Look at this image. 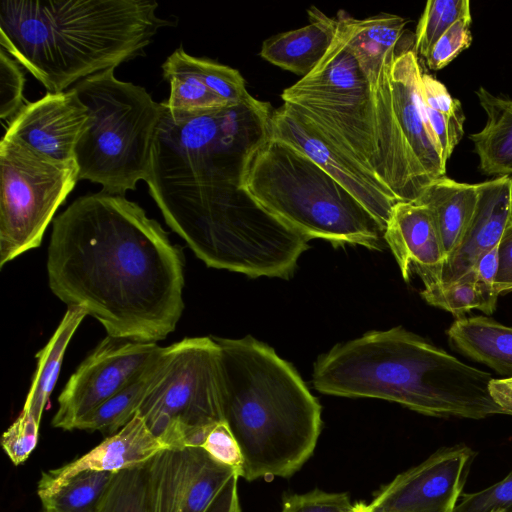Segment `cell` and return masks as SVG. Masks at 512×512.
<instances>
[{
  "label": "cell",
  "instance_id": "6da1fadb",
  "mask_svg": "<svg viewBox=\"0 0 512 512\" xmlns=\"http://www.w3.org/2000/svg\"><path fill=\"white\" fill-rule=\"evenodd\" d=\"M47 274L56 297L114 338L156 343L184 309L180 248L123 195L81 196L54 219Z\"/></svg>",
  "mask_w": 512,
  "mask_h": 512
},
{
  "label": "cell",
  "instance_id": "7a4b0ae2",
  "mask_svg": "<svg viewBox=\"0 0 512 512\" xmlns=\"http://www.w3.org/2000/svg\"><path fill=\"white\" fill-rule=\"evenodd\" d=\"M157 8L146 0L2 1L0 44L48 92H62L143 55L170 25Z\"/></svg>",
  "mask_w": 512,
  "mask_h": 512
},
{
  "label": "cell",
  "instance_id": "3957f363",
  "mask_svg": "<svg viewBox=\"0 0 512 512\" xmlns=\"http://www.w3.org/2000/svg\"><path fill=\"white\" fill-rule=\"evenodd\" d=\"M492 376L424 338L394 327L337 344L314 365L321 393L396 402L439 418L502 414L488 385Z\"/></svg>",
  "mask_w": 512,
  "mask_h": 512
},
{
  "label": "cell",
  "instance_id": "277c9868",
  "mask_svg": "<svg viewBox=\"0 0 512 512\" xmlns=\"http://www.w3.org/2000/svg\"><path fill=\"white\" fill-rule=\"evenodd\" d=\"M223 422L239 444L240 477H289L310 458L321 406L294 367L252 336L216 338Z\"/></svg>",
  "mask_w": 512,
  "mask_h": 512
},
{
  "label": "cell",
  "instance_id": "5b68a950",
  "mask_svg": "<svg viewBox=\"0 0 512 512\" xmlns=\"http://www.w3.org/2000/svg\"><path fill=\"white\" fill-rule=\"evenodd\" d=\"M167 225L207 266L249 277L288 278L309 239L256 203L240 185L155 188Z\"/></svg>",
  "mask_w": 512,
  "mask_h": 512
},
{
  "label": "cell",
  "instance_id": "8992f818",
  "mask_svg": "<svg viewBox=\"0 0 512 512\" xmlns=\"http://www.w3.org/2000/svg\"><path fill=\"white\" fill-rule=\"evenodd\" d=\"M240 188L309 240L383 248L379 221L309 157L270 135L250 156Z\"/></svg>",
  "mask_w": 512,
  "mask_h": 512
},
{
  "label": "cell",
  "instance_id": "52a82bcc",
  "mask_svg": "<svg viewBox=\"0 0 512 512\" xmlns=\"http://www.w3.org/2000/svg\"><path fill=\"white\" fill-rule=\"evenodd\" d=\"M272 112L254 97L184 118H172L163 107L145 182L159 188L240 185L250 156L269 135Z\"/></svg>",
  "mask_w": 512,
  "mask_h": 512
},
{
  "label": "cell",
  "instance_id": "ba28073f",
  "mask_svg": "<svg viewBox=\"0 0 512 512\" xmlns=\"http://www.w3.org/2000/svg\"><path fill=\"white\" fill-rule=\"evenodd\" d=\"M73 88L90 114L75 150L79 180L125 196L148 177L163 105L145 88L117 79L114 69L88 76Z\"/></svg>",
  "mask_w": 512,
  "mask_h": 512
},
{
  "label": "cell",
  "instance_id": "9c48e42d",
  "mask_svg": "<svg viewBox=\"0 0 512 512\" xmlns=\"http://www.w3.org/2000/svg\"><path fill=\"white\" fill-rule=\"evenodd\" d=\"M422 73L413 48L396 50L375 91L381 179L399 202L415 201L446 173L424 112Z\"/></svg>",
  "mask_w": 512,
  "mask_h": 512
},
{
  "label": "cell",
  "instance_id": "30bf717a",
  "mask_svg": "<svg viewBox=\"0 0 512 512\" xmlns=\"http://www.w3.org/2000/svg\"><path fill=\"white\" fill-rule=\"evenodd\" d=\"M281 98L330 143L383 183L375 91L338 24L333 43L317 67L286 88Z\"/></svg>",
  "mask_w": 512,
  "mask_h": 512
},
{
  "label": "cell",
  "instance_id": "8fae6325",
  "mask_svg": "<svg viewBox=\"0 0 512 512\" xmlns=\"http://www.w3.org/2000/svg\"><path fill=\"white\" fill-rule=\"evenodd\" d=\"M137 412L167 448L200 447L223 421L214 337L184 338L164 347L157 376Z\"/></svg>",
  "mask_w": 512,
  "mask_h": 512
},
{
  "label": "cell",
  "instance_id": "7c38bea8",
  "mask_svg": "<svg viewBox=\"0 0 512 512\" xmlns=\"http://www.w3.org/2000/svg\"><path fill=\"white\" fill-rule=\"evenodd\" d=\"M0 267L41 245L57 209L79 180L75 162L53 159L25 142L0 143Z\"/></svg>",
  "mask_w": 512,
  "mask_h": 512
},
{
  "label": "cell",
  "instance_id": "4fadbf2b",
  "mask_svg": "<svg viewBox=\"0 0 512 512\" xmlns=\"http://www.w3.org/2000/svg\"><path fill=\"white\" fill-rule=\"evenodd\" d=\"M163 349L155 342L107 335L70 376L58 397L52 425L74 430L80 419L140 376Z\"/></svg>",
  "mask_w": 512,
  "mask_h": 512
},
{
  "label": "cell",
  "instance_id": "5bb4252c",
  "mask_svg": "<svg viewBox=\"0 0 512 512\" xmlns=\"http://www.w3.org/2000/svg\"><path fill=\"white\" fill-rule=\"evenodd\" d=\"M146 467L152 512H206L237 474L200 447L164 449Z\"/></svg>",
  "mask_w": 512,
  "mask_h": 512
},
{
  "label": "cell",
  "instance_id": "9a60e30c",
  "mask_svg": "<svg viewBox=\"0 0 512 512\" xmlns=\"http://www.w3.org/2000/svg\"><path fill=\"white\" fill-rule=\"evenodd\" d=\"M474 451L464 445L439 449L397 475L369 503L374 512H453L459 502Z\"/></svg>",
  "mask_w": 512,
  "mask_h": 512
},
{
  "label": "cell",
  "instance_id": "2e32d148",
  "mask_svg": "<svg viewBox=\"0 0 512 512\" xmlns=\"http://www.w3.org/2000/svg\"><path fill=\"white\" fill-rule=\"evenodd\" d=\"M269 135L299 150L345 187L385 228L399 202L379 179L330 143L298 113L283 104L273 110Z\"/></svg>",
  "mask_w": 512,
  "mask_h": 512
},
{
  "label": "cell",
  "instance_id": "e0dca14e",
  "mask_svg": "<svg viewBox=\"0 0 512 512\" xmlns=\"http://www.w3.org/2000/svg\"><path fill=\"white\" fill-rule=\"evenodd\" d=\"M170 84V96L162 102L172 118L203 114L236 105L251 96L238 70L176 49L161 66Z\"/></svg>",
  "mask_w": 512,
  "mask_h": 512
},
{
  "label": "cell",
  "instance_id": "ac0fdd59",
  "mask_svg": "<svg viewBox=\"0 0 512 512\" xmlns=\"http://www.w3.org/2000/svg\"><path fill=\"white\" fill-rule=\"evenodd\" d=\"M89 124V111L72 87L47 92L24 105L10 121L5 136L17 138L53 159L75 162L77 144Z\"/></svg>",
  "mask_w": 512,
  "mask_h": 512
},
{
  "label": "cell",
  "instance_id": "d6986e66",
  "mask_svg": "<svg viewBox=\"0 0 512 512\" xmlns=\"http://www.w3.org/2000/svg\"><path fill=\"white\" fill-rule=\"evenodd\" d=\"M168 449L150 431L137 412L118 432L81 457L47 472L37 485L41 502L56 494L74 476L84 471L118 472L146 464L160 451Z\"/></svg>",
  "mask_w": 512,
  "mask_h": 512
},
{
  "label": "cell",
  "instance_id": "ffe728a7",
  "mask_svg": "<svg viewBox=\"0 0 512 512\" xmlns=\"http://www.w3.org/2000/svg\"><path fill=\"white\" fill-rule=\"evenodd\" d=\"M384 240L404 280L416 273L424 287L439 283L446 254L434 217L426 206L397 202L386 224Z\"/></svg>",
  "mask_w": 512,
  "mask_h": 512
},
{
  "label": "cell",
  "instance_id": "44dd1931",
  "mask_svg": "<svg viewBox=\"0 0 512 512\" xmlns=\"http://www.w3.org/2000/svg\"><path fill=\"white\" fill-rule=\"evenodd\" d=\"M478 185L475 212L460 243L443 264L441 284L454 282L469 272L483 253L499 244L512 221V178L496 177Z\"/></svg>",
  "mask_w": 512,
  "mask_h": 512
},
{
  "label": "cell",
  "instance_id": "7402d4cb",
  "mask_svg": "<svg viewBox=\"0 0 512 512\" xmlns=\"http://www.w3.org/2000/svg\"><path fill=\"white\" fill-rule=\"evenodd\" d=\"M336 21L361 71L376 91L387 60L397 50L406 20L384 13L360 20L341 10Z\"/></svg>",
  "mask_w": 512,
  "mask_h": 512
},
{
  "label": "cell",
  "instance_id": "603a6c76",
  "mask_svg": "<svg viewBox=\"0 0 512 512\" xmlns=\"http://www.w3.org/2000/svg\"><path fill=\"white\" fill-rule=\"evenodd\" d=\"M307 12L308 25L266 39L260 51L266 61L301 78L310 74L326 55L337 27L336 19L318 8L311 7Z\"/></svg>",
  "mask_w": 512,
  "mask_h": 512
},
{
  "label": "cell",
  "instance_id": "cb8c5ba5",
  "mask_svg": "<svg viewBox=\"0 0 512 512\" xmlns=\"http://www.w3.org/2000/svg\"><path fill=\"white\" fill-rule=\"evenodd\" d=\"M450 346L498 374L512 377V328L486 316L459 317L447 330Z\"/></svg>",
  "mask_w": 512,
  "mask_h": 512
},
{
  "label": "cell",
  "instance_id": "d4e9b609",
  "mask_svg": "<svg viewBox=\"0 0 512 512\" xmlns=\"http://www.w3.org/2000/svg\"><path fill=\"white\" fill-rule=\"evenodd\" d=\"M478 198V184L457 182L444 176L430 183L413 201L431 211L446 258L460 243L473 217Z\"/></svg>",
  "mask_w": 512,
  "mask_h": 512
},
{
  "label": "cell",
  "instance_id": "484cf974",
  "mask_svg": "<svg viewBox=\"0 0 512 512\" xmlns=\"http://www.w3.org/2000/svg\"><path fill=\"white\" fill-rule=\"evenodd\" d=\"M486 113L483 129L471 134L479 168L486 175H512V99L495 96L484 87L476 91Z\"/></svg>",
  "mask_w": 512,
  "mask_h": 512
},
{
  "label": "cell",
  "instance_id": "4316f807",
  "mask_svg": "<svg viewBox=\"0 0 512 512\" xmlns=\"http://www.w3.org/2000/svg\"><path fill=\"white\" fill-rule=\"evenodd\" d=\"M87 313L68 307L48 343L36 354L37 367L24 402L23 410L38 422L55 386L67 346Z\"/></svg>",
  "mask_w": 512,
  "mask_h": 512
},
{
  "label": "cell",
  "instance_id": "83f0119b",
  "mask_svg": "<svg viewBox=\"0 0 512 512\" xmlns=\"http://www.w3.org/2000/svg\"><path fill=\"white\" fill-rule=\"evenodd\" d=\"M421 95L425 116L447 164L454 148L464 135L465 115L458 99L432 75L422 73Z\"/></svg>",
  "mask_w": 512,
  "mask_h": 512
},
{
  "label": "cell",
  "instance_id": "f1b7e54d",
  "mask_svg": "<svg viewBox=\"0 0 512 512\" xmlns=\"http://www.w3.org/2000/svg\"><path fill=\"white\" fill-rule=\"evenodd\" d=\"M161 357L162 354L134 381L80 419L74 429L111 435L118 432L139 410L157 376Z\"/></svg>",
  "mask_w": 512,
  "mask_h": 512
},
{
  "label": "cell",
  "instance_id": "f546056e",
  "mask_svg": "<svg viewBox=\"0 0 512 512\" xmlns=\"http://www.w3.org/2000/svg\"><path fill=\"white\" fill-rule=\"evenodd\" d=\"M421 296L428 304L460 316L473 309L492 314L499 294L471 269L454 282L424 287Z\"/></svg>",
  "mask_w": 512,
  "mask_h": 512
},
{
  "label": "cell",
  "instance_id": "4dcf8cb0",
  "mask_svg": "<svg viewBox=\"0 0 512 512\" xmlns=\"http://www.w3.org/2000/svg\"><path fill=\"white\" fill-rule=\"evenodd\" d=\"M93 512H152L146 464L115 472Z\"/></svg>",
  "mask_w": 512,
  "mask_h": 512
},
{
  "label": "cell",
  "instance_id": "1f68e13d",
  "mask_svg": "<svg viewBox=\"0 0 512 512\" xmlns=\"http://www.w3.org/2000/svg\"><path fill=\"white\" fill-rule=\"evenodd\" d=\"M113 476L108 471L81 472L42 505L56 512H93Z\"/></svg>",
  "mask_w": 512,
  "mask_h": 512
},
{
  "label": "cell",
  "instance_id": "d6a6232c",
  "mask_svg": "<svg viewBox=\"0 0 512 512\" xmlns=\"http://www.w3.org/2000/svg\"><path fill=\"white\" fill-rule=\"evenodd\" d=\"M467 15H471L469 0L428 1L417 25L413 50L426 58L438 39Z\"/></svg>",
  "mask_w": 512,
  "mask_h": 512
},
{
  "label": "cell",
  "instance_id": "836d02e7",
  "mask_svg": "<svg viewBox=\"0 0 512 512\" xmlns=\"http://www.w3.org/2000/svg\"><path fill=\"white\" fill-rule=\"evenodd\" d=\"M25 77L21 65L0 50V117L12 121L24 107Z\"/></svg>",
  "mask_w": 512,
  "mask_h": 512
},
{
  "label": "cell",
  "instance_id": "e575fe53",
  "mask_svg": "<svg viewBox=\"0 0 512 512\" xmlns=\"http://www.w3.org/2000/svg\"><path fill=\"white\" fill-rule=\"evenodd\" d=\"M40 422L23 410L3 433L1 445L14 465L25 462L38 442Z\"/></svg>",
  "mask_w": 512,
  "mask_h": 512
},
{
  "label": "cell",
  "instance_id": "d590c367",
  "mask_svg": "<svg viewBox=\"0 0 512 512\" xmlns=\"http://www.w3.org/2000/svg\"><path fill=\"white\" fill-rule=\"evenodd\" d=\"M453 512H512V471L483 490L462 495Z\"/></svg>",
  "mask_w": 512,
  "mask_h": 512
},
{
  "label": "cell",
  "instance_id": "8d00e7d4",
  "mask_svg": "<svg viewBox=\"0 0 512 512\" xmlns=\"http://www.w3.org/2000/svg\"><path fill=\"white\" fill-rule=\"evenodd\" d=\"M471 21V15L459 19L438 39L425 58L429 69L444 68L470 46L472 42Z\"/></svg>",
  "mask_w": 512,
  "mask_h": 512
},
{
  "label": "cell",
  "instance_id": "74e56055",
  "mask_svg": "<svg viewBox=\"0 0 512 512\" xmlns=\"http://www.w3.org/2000/svg\"><path fill=\"white\" fill-rule=\"evenodd\" d=\"M353 506L346 492L332 493L314 489L286 497L281 512H349Z\"/></svg>",
  "mask_w": 512,
  "mask_h": 512
},
{
  "label": "cell",
  "instance_id": "f35d334b",
  "mask_svg": "<svg viewBox=\"0 0 512 512\" xmlns=\"http://www.w3.org/2000/svg\"><path fill=\"white\" fill-rule=\"evenodd\" d=\"M200 448L215 461L233 468L240 477L242 453L235 437L223 421L208 432Z\"/></svg>",
  "mask_w": 512,
  "mask_h": 512
},
{
  "label": "cell",
  "instance_id": "ab89813d",
  "mask_svg": "<svg viewBox=\"0 0 512 512\" xmlns=\"http://www.w3.org/2000/svg\"><path fill=\"white\" fill-rule=\"evenodd\" d=\"M498 252L499 267L494 287L500 295L512 291V221L501 237Z\"/></svg>",
  "mask_w": 512,
  "mask_h": 512
},
{
  "label": "cell",
  "instance_id": "60d3db41",
  "mask_svg": "<svg viewBox=\"0 0 512 512\" xmlns=\"http://www.w3.org/2000/svg\"><path fill=\"white\" fill-rule=\"evenodd\" d=\"M238 478L235 474L228 480L206 512H241Z\"/></svg>",
  "mask_w": 512,
  "mask_h": 512
},
{
  "label": "cell",
  "instance_id": "b9f144b4",
  "mask_svg": "<svg viewBox=\"0 0 512 512\" xmlns=\"http://www.w3.org/2000/svg\"><path fill=\"white\" fill-rule=\"evenodd\" d=\"M498 245L483 253L472 268L482 282L492 287L499 267Z\"/></svg>",
  "mask_w": 512,
  "mask_h": 512
},
{
  "label": "cell",
  "instance_id": "7bdbcfd3",
  "mask_svg": "<svg viewBox=\"0 0 512 512\" xmlns=\"http://www.w3.org/2000/svg\"><path fill=\"white\" fill-rule=\"evenodd\" d=\"M489 394L502 414L512 415V377L494 379L488 385Z\"/></svg>",
  "mask_w": 512,
  "mask_h": 512
},
{
  "label": "cell",
  "instance_id": "ee69618b",
  "mask_svg": "<svg viewBox=\"0 0 512 512\" xmlns=\"http://www.w3.org/2000/svg\"><path fill=\"white\" fill-rule=\"evenodd\" d=\"M370 506L365 502L355 503L349 512H369Z\"/></svg>",
  "mask_w": 512,
  "mask_h": 512
},
{
  "label": "cell",
  "instance_id": "f6af8a7d",
  "mask_svg": "<svg viewBox=\"0 0 512 512\" xmlns=\"http://www.w3.org/2000/svg\"><path fill=\"white\" fill-rule=\"evenodd\" d=\"M44 512H56L54 510L44 509Z\"/></svg>",
  "mask_w": 512,
  "mask_h": 512
},
{
  "label": "cell",
  "instance_id": "bcb514c9",
  "mask_svg": "<svg viewBox=\"0 0 512 512\" xmlns=\"http://www.w3.org/2000/svg\"><path fill=\"white\" fill-rule=\"evenodd\" d=\"M369 512H374V511H372V510L370 509V510H369Z\"/></svg>",
  "mask_w": 512,
  "mask_h": 512
}]
</instances>
